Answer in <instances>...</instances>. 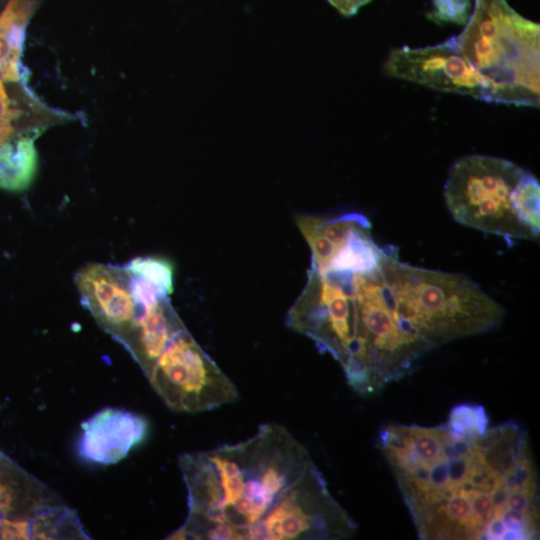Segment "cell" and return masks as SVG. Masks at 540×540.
I'll return each instance as SVG.
<instances>
[{"label": "cell", "mask_w": 540, "mask_h": 540, "mask_svg": "<svg viewBox=\"0 0 540 540\" xmlns=\"http://www.w3.org/2000/svg\"><path fill=\"white\" fill-rule=\"evenodd\" d=\"M184 325L168 298L144 307L132 329L119 342L147 377L155 362Z\"/></svg>", "instance_id": "30bf717a"}, {"label": "cell", "mask_w": 540, "mask_h": 540, "mask_svg": "<svg viewBox=\"0 0 540 540\" xmlns=\"http://www.w3.org/2000/svg\"><path fill=\"white\" fill-rule=\"evenodd\" d=\"M356 529L313 463L268 513L248 528L246 539H344L351 537Z\"/></svg>", "instance_id": "8992f818"}, {"label": "cell", "mask_w": 540, "mask_h": 540, "mask_svg": "<svg viewBox=\"0 0 540 540\" xmlns=\"http://www.w3.org/2000/svg\"><path fill=\"white\" fill-rule=\"evenodd\" d=\"M435 10L429 18L435 22L465 25L469 19L471 0H432Z\"/></svg>", "instance_id": "e0dca14e"}, {"label": "cell", "mask_w": 540, "mask_h": 540, "mask_svg": "<svg viewBox=\"0 0 540 540\" xmlns=\"http://www.w3.org/2000/svg\"><path fill=\"white\" fill-rule=\"evenodd\" d=\"M396 291L402 316L433 348L499 327L503 307L462 273L400 261Z\"/></svg>", "instance_id": "277c9868"}, {"label": "cell", "mask_w": 540, "mask_h": 540, "mask_svg": "<svg viewBox=\"0 0 540 540\" xmlns=\"http://www.w3.org/2000/svg\"><path fill=\"white\" fill-rule=\"evenodd\" d=\"M133 276L142 278L158 288L166 296L173 293V263L160 256L136 257L124 266Z\"/></svg>", "instance_id": "2e32d148"}, {"label": "cell", "mask_w": 540, "mask_h": 540, "mask_svg": "<svg viewBox=\"0 0 540 540\" xmlns=\"http://www.w3.org/2000/svg\"><path fill=\"white\" fill-rule=\"evenodd\" d=\"M339 13L351 16L357 13L360 7L371 0H327Z\"/></svg>", "instance_id": "ac0fdd59"}, {"label": "cell", "mask_w": 540, "mask_h": 540, "mask_svg": "<svg viewBox=\"0 0 540 540\" xmlns=\"http://www.w3.org/2000/svg\"><path fill=\"white\" fill-rule=\"evenodd\" d=\"M74 280L83 306L101 329L120 342L142 310L132 294L126 269L88 263L76 272Z\"/></svg>", "instance_id": "ba28073f"}, {"label": "cell", "mask_w": 540, "mask_h": 540, "mask_svg": "<svg viewBox=\"0 0 540 540\" xmlns=\"http://www.w3.org/2000/svg\"><path fill=\"white\" fill-rule=\"evenodd\" d=\"M30 539H89L76 512L64 503L44 508L29 518Z\"/></svg>", "instance_id": "5bb4252c"}, {"label": "cell", "mask_w": 540, "mask_h": 540, "mask_svg": "<svg viewBox=\"0 0 540 540\" xmlns=\"http://www.w3.org/2000/svg\"><path fill=\"white\" fill-rule=\"evenodd\" d=\"M384 69L395 78L493 102L488 83L463 55L455 36L432 46L396 48Z\"/></svg>", "instance_id": "52a82bcc"}, {"label": "cell", "mask_w": 540, "mask_h": 540, "mask_svg": "<svg viewBox=\"0 0 540 540\" xmlns=\"http://www.w3.org/2000/svg\"><path fill=\"white\" fill-rule=\"evenodd\" d=\"M455 39L488 83L494 103L539 107L538 23L521 16L506 0H475Z\"/></svg>", "instance_id": "3957f363"}, {"label": "cell", "mask_w": 540, "mask_h": 540, "mask_svg": "<svg viewBox=\"0 0 540 540\" xmlns=\"http://www.w3.org/2000/svg\"><path fill=\"white\" fill-rule=\"evenodd\" d=\"M60 503L53 490L0 450V518H30Z\"/></svg>", "instance_id": "7c38bea8"}, {"label": "cell", "mask_w": 540, "mask_h": 540, "mask_svg": "<svg viewBox=\"0 0 540 540\" xmlns=\"http://www.w3.org/2000/svg\"><path fill=\"white\" fill-rule=\"evenodd\" d=\"M446 426L454 437L474 440L489 428V417L482 405L461 403L450 410Z\"/></svg>", "instance_id": "9a60e30c"}, {"label": "cell", "mask_w": 540, "mask_h": 540, "mask_svg": "<svg viewBox=\"0 0 540 540\" xmlns=\"http://www.w3.org/2000/svg\"><path fill=\"white\" fill-rule=\"evenodd\" d=\"M5 82L0 79V148L18 135H40L52 126L78 119L75 114L47 105L29 89L19 97L13 96Z\"/></svg>", "instance_id": "8fae6325"}, {"label": "cell", "mask_w": 540, "mask_h": 540, "mask_svg": "<svg viewBox=\"0 0 540 540\" xmlns=\"http://www.w3.org/2000/svg\"><path fill=\"white\" fill-rule=\"evenodd\" d=\"M538 179L517 164L498 157L469 155L449 169L444 198L460 224L514 240H538Z\"/></svg>", "instance_id": "7a4b0ae2"}, {"label": "cell", "mask_w": 540, "mask_h": 540, "mask_svg": "<svg viewBox=\"0 0 540 540\" xmlns=\"http://www.w3.org/2000/svg\"><path fill=\"white\" fill-rule=\"evenodd\" d=\"M148 434V422L124 409L105 407L81 424L78 455L86 462L110 465L125 458Z\"/></svg>", "instance_id": "9c48e42d"}, {"label": "cell", "mask_w": 540, "mask_h": 540, "mask_svg": "<svg viewBox=\"0 0 540 540\" xmlns=\"http://www.w3.org/2000/svg\"><path fill=\"white\" fill-rule=\"evenodd\" d=\"M39 134L26 133L0 148V189L20 192L33 182L38 168L35 140Z\"/></svg>", "instance_id": "4fadbf2b"}, {"label": "cell", "mask_w": 540, "mask_h": 540, "mask_svg": "<svg viewBox=\"0 0 540 540\" xmlns=\"http://www.w3.org/2000/svg\"><path fill=\"white\" fill-rule=\"evenodd\" d=\"M203 452L219 495L217 520L211 529L228 526L236 540L246 539L248 528L314 463L285 427L272 423L261 425L245 441Z\"/></svg>", "instance_id": "6da1fadb"}, {"label": "cell", "mask_w": 540, "mask_h": 540, "mask_svg": "<svg viewBox=\"0 0 540 540\" xmlns=\"http://www.w3.org/2000/svg\"><path fill=\"white\" fill-rule=\"evenodd\" d=\"M166 406L198 413L234 402V383L184 327L170 341L147 376Z\"/></svg>", "instance_id": "5b68a950"}]
</instances>
